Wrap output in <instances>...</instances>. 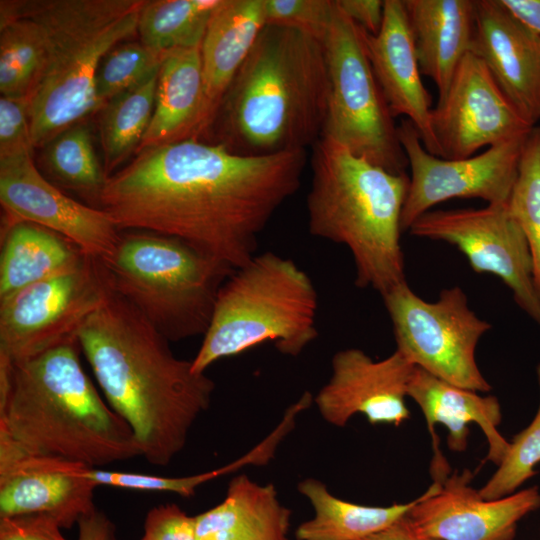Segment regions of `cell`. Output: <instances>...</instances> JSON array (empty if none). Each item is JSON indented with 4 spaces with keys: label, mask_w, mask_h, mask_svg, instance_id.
<instances>
[{
    "label": "cell",
    "mask_w": 540,
    "mask_h": 540,
    "mask_svg": "<svg viewBox=\"0 0 540 540\" xmlns=\"http://www.w3.org/2000/svg\"><path fill=\"white\" fill-rule=\"evenodd\" d=\"M306 151L243 156L197 139L146 148L108 177L99 208L122 229L179 239L236 270L299 188Z\"/></svg>",
    "instance_id": "6da1fadb"
},
{
    "label": "cell",
    "mask_w": 540,
    "mask_h": 540,
    "mask_svg": "<svg viewBox=\"0 0 540 540\" xmlns=\"http://www.w3.org/2000/svg\"><path fill=\"white\" fill-rule=\"evenodd\" d=\"M78 342L110 407L131 428L141 456L166 466L211 403L214 381L176 357L169 341L108 284Z\"/></svg>",
    "instance_id": "7a4b0ae2"
},
{
    "label": "cell",
    "mask_w": 540,
    "mask_h": 540,
    "mask_svg": "<svg viewBox=\"0 0 540 540\" xmlns=\"http://www.w3.org/2000/svg\"><path fill=\"white\" fill-rule=\"evenodd\" d=\"M80 350L74 341L16 363L0 354V437L94 468L141 456L129 425L83 370Z\"/></svg>",
    "instance_id": "3957f363"
},
{
    "label": "cell",
    "mask_w": 540,
    "mask_h": 540,
    "mask_svg": "<svg viewBox=\"0 0 540 540\" xmlns=\"http://www.w3.org/2000/svg\"><path fill=\"white\" fill-rule=\"evenodd\" d=\"M328 99L323 41L265 25L204 136L243 156L305 150L322 136Z\"/></svg>",
    "instance_id": "277c9868"
},
{
    "label": "cell",
    "mask_w": 540,
    "mask_h": 540,
    "mask_svg": "<svg viewBox=\"0 0 540 540\" xmlns=\"http://www.w3.org/2000/svg\"><path fill=\"white\" fill-rule=\"evenodd\" d=\"M306 207L309 232L346 246L355 284L381 296L406 281L400 244L406 173H392L321 137L313 145Z\"/></svg>",
    "instance_id": "5b68a950"
},
{
    "label": "cell",
    "mask_w": 540,
    "mask_h": 540,
    "mask_svg": "<svg viewBox=\"0 0 540 540\" xmlns=\"http://www.w3.org/2000/svg\"><path fill=\"white\" fill-rule=\"evenodd\" d=\"M145 0L1 1L0 22L26 16L41 28L46 62L27 99L33 148L100 110L95 77L103 57L137 32Z\"/></svg>",
    "instance_id": "8992f818"
},
{
    "label": "cell",
    "mask_w": 540,
    "mask_h": 540,
    "mask_svg": "<svg viewBox=\"0 0 540 540\" xmlns=\"http://www.w3.org/2000/svg\"><path fill=\"white\" fill-rule=\"evenodd\" d=\"M317 309L318 293L303 269L271 251L256 254L221 285L192 369L205 373L268 341L296 357L318 336Z\"/></svg>",
    "instance_id": "52a82bcc"
},
{
    "label": "cell",
    "mask_w": 540,
    "mask_h": 540,
    "mask_svg": "<svg viewBox=\"0 0 540 540\" xmlns=\"http://www.w3.org/2000/svg\"><path fill=\"white\" fill-rule=\"evenodd\" d=\"M100 262L109 286L169 342L206 333L234 271L179 239L142 230L121 234L113 256Z\"/></svg>",
    "instance_id": "ba28073f"
},
{
    "label": "cell",
    "mask_w": 540,
    "mask_h": 540,
    "mask_svg": "<svg viewBox=\"0 0 540 540\" xmlns=\"http://www.w3.org/2000/svg\"><path fill=\"white\" fill-rule=\"evenodd\" d=\"M323 44L328 99L321 137L389 172L405 173L407 158L372 70L362 29L343 13L336 0Z\"/></svg>",
    "instance_id": "9c48e42d"
},
{
    "label": "cell",
    "mask_w": 540,
    "mask_h": 540,
    "mask_svg": "<svg viewBox=\"0 0 540 540\" xmlns=\"http://www.w3.org/2000/svg\"><path fill=\"white\" fill-rule=\"evenodd\" d=\"M382 297L396 349L414 366L472 391L491 389L475 359L477 344L491 324L469 308L460 287L444 289L437 300L428 302L403 281Z\"/></svg>",
    "instance_id": "30bf717a"
},
{
    "label": "cell",
    "mask_w": 540,
    "mask_h": 540,
    "mask_svg": "<svg viewBox=\"0 0 540 540\" xmlns=\"http://www.w3.org/2000/svg\"><path fill=\"white\" fill-rule=\"evenodd\" d=\"M107 290L101 262L86 256L77 266L0 299V354L16 363L78 341Z\"/></svg>",
    "instance_id": "8fae6325"
},
{
    "label": "cell",
    "mask_w": 540,
    "mask_h": 540,
    "mask_svg": "<svg viewBox=\"0 0 540 540\" xmlns=\"http://www.w3.org/2000/svg\"><path fill=\"white\" fill-rule=\"evenodd\" d=\"M398 138L410 167L409 187L401 215L402 231L441 202L477 198L488 204L508 203L527 136L517 137L463 159L429 153L414 125L403 119ZM531 132V131H530Z\"/></svg>",
    "instance_id": "7c38bea8"
},
{
    "label": "cell",
    "mask_w": 540,
    "mask_h": 540,
    "mask_svg": "<svg viewBox=\"0 0 540 540\" xmlns=\"http://www.w3.org/2000/svg\"><path fill=\"white\" fill-rule=\"evenodd\" d=\"M409 231L457 247L473 271L500 278L518 306L540 325V299L533 282L529 247L508 203L428 211Z\"/></svg>",
    "instance_id": "4fadbf2b"
},
{
    "label": "cell",
    "mask_w": 540,
    "mask_h": 540,
    "mask_svg": "<svg viewBox=\"0 0 540 540\" xmlns=\"http://www.w3.org/2000/svg\"><path fill=\"white\" fill-rule=\"evenodd\" d=\"M432 131L444 159L471 157L481 148L526 136L533 129L502 92L477 55L458 64L432 110Z\"/></svg>",
    "instance_id": "5bb4252c"
},
{
    "label": "cell",
    "mask_w": 540,
    "mask_h": 540,
    "mask_svg": "<svg viewBox=\"0 0 540 540\" xmlns=\"http://www.w3.org/2000/svg\"><path fill=\"white\" fill-rule=\"evenodd\" d=\"M0 202L4 225L37 224L77 245L102 262L116 251L120 230L102 209L67 196L36 168L32 153L0 158Z\"/></svg>",
    "instance_id": "9a60e30c"
},
{
    "label": "cell",
    "mask_w": 540,
    "mask_h": 540,
    "mask_svg": "<svg viewBox=\"0 0 540 540\" xmlns=\"http://www.w3.org/2000/svg\"><path fill=\"white\" fill-rule=\"evenodd\" d=\"M472 479L464 469L433 481L406 515L411 527L436 540H513L520 520L540 508L536 486L487 500Z\"/></svg>",
    "instance_id": "2e32d148"
},
{
    "label": "cell",
    "mask_w": 540,
    "mask_h": 540,
    "mask_svg": "<svg viewBox=\"0 0 540 540\" xmlns=\"http://www.w3.org/2000/svg\"><path fill=\"white\" fill-rule=\"evenodd\" d=\"M414 367L397 349L377 361L358 348L340 350L332 357L328 382L314 398L318 412L336 427L357 414L373 425L399 426L410 417L405 399Z\"/></svg>",
    "instance_id": "e0dca14e"
},
{
    "label": "cell",
    "mask_w": 540,
    "mask_h": 540,
    "mask_svg": "<svg viewBox=\"0 0 540 540\" xmlns=\"http://www.w3.org/2000/svg\"><path fill=\"white\" fill-rule=\"evenodd\" d=\"M80 463L29 454L0 437V517L45 514L71 528L96 510L95 483L77 473Z\"/></svg>",
    "instance_id": "ac0fdd59"
},
{
    "label": "cell",
    "mask_w": 540,
    "mask_h": 540,
    "mask_svg": "<svg viewBox=\"0 0 540 540\" xmlns=\"http://www.w3.org/2000/svg\"><path fill=\"white\" fill-rule=\"evenodd\" d=\"M471 52L531 126L540 122V35L520 22L499 0H476Z\"/></svg>",
    "instance_id": "d6986e66"
},
{
    "label": "cell",
    "mask_w": 540,
    "mask_h": 540,
    "mask_svg": "<svg viewBox=\"0 0 540 540\" xmlns=\"http://www.w3.org/2000/svg\"><path fill=\"white\" fill-rule=\"evenodd\" d=\"M407 396L421 409L431 435L433 457L430 474L433 481L442 483L450 474V466L441 452L440 440L435 432L436 424L447 429L448 446L457 452L467 448L469 424L478 425L488 444L485 460L496 466L501 463L508 451L509 441L498 431L502 412L495 396H481L476 391L448 383L416 366L408 384Z\"/></svg>",
    "instance_id": "ffe728a7"
},
{
    "label": "cell",
    "mask_w": 540,
    "mask_h": 540,
    "mask_svg": "<svg viewBox=\"0 0 540 540\" xmlns=\"http://www.w3.org/2000/svg\"><path fill=\"white\" fill-rule=\"evenodd\" d=\"M366 52L393 118L405 116L425 149L440 157L431 116V96L425 88L403 0H384V18L375 35L362 30Z\"/></svg>",
    "instance_id": "44dd1931"
},
{
    "label": "cell",
    "mask_w": 540,
    "mask_h": 540,
    "mask_svg": "<svg viewBox=\"0 0 540 540\" xmlns=\"http://www.w3.org/2000/svg\"><path fill=\"white\" fill-rule=\"evenodd\" d=\"M266 25L264 0H223L214 11L201 43L203 109L200 139Z\"/></svg>",
    "instance_id": "7402d4cb"
},
{
    "label": "cell",
    "mask_w": 540,
    "mask_h": 540,
    "mask_svg": "<svg viewBox=\"0 0 540 540\" xmlns=\"http://www.w3.org/2000/svg\"><path fill=\"white\" fill-rule=\"evenodd\" d=\"M421 73L441 98L471 51L476 0H403Z\"/></svg>",
    "instance_id": "603a6c76"
},
{
    "label": "cell",
    "mask_w": 540,
    "mask_h": 540,
    "mask_svg": "<svg viewBox=\"0 0 540 540\" xmlns=\"http://www.w3.org/2000/svg\"><path fill=\"white\" fill-rule=\"evenodd\" d=\"M202 109L201 46L163 54L154 111L137 153L150 147L198 139Z\"/></svg>",
    "instance_id": "cb8c5ba5"
},
{
    "label": "cell",
    "mask_w": 540,
    "mask_h": 540,
    "mask_svg": "<svg viewBox=\"0 0 540 540\" xmlns=\"http://www.w3.org/2000/svg\"><path fill=\"white\" fill-rule=\"evenodd\" d=\"M290 517L272 484L240 474L222 502L195 516L197 540H288Z\"/></svg>",
    "instance_id": "d4e9b609"
},
{
    "label": "cell",
    "mask_w": 540,
    "mask_h": 540,
    "mask_svg": "<svg viewBox=\"0 0 540 540\" xmlns=\"http://www.w3.org/2000/svg\"><path fill=\"white\" fill-rule=\"evenodd\" d=\"M86 255L58 233L18 221L2 227L0 299L77 266Z\"/></svg>",
    "instance_id": "484cf974"
},
{
    "label": "cell",
    "mask_w": 540,
    "mask_h": 540,
    "mask_svg": "<svg viewBox=\"0 0 540 540\" xmlns=\"http://www.w3.org/2000/svg\"><path fill=\"white\" fill-rule=\"evenodd\" d=\"M297 489L314 510L313 517L297 527V540H364L405 517L419 500L361 505L336 497L323 482L311 477L300 481Z\"/></svg>",
    "instance_id": "4316f807"
},
{
    "label": "cell",
    "mask_w": 540,
    "mask_h": 540,
    "mask_svg": "<svg viewBox=\"0 0 540 540\" xmlns=\"http://www.w3.org/2000/svg\"><path fill=\"white\" fill-rule=\"evenodd\" d=\"M158 71L101 109L99 133L107 177L137 150L154 111Z\"/></svg>",
    "instance_id": "83f0119b"
},
{
    "label": "cell",
    "mask_w": 540,
    "mask_h": 540,
    "mask_svg": "<svg viewBox=\"0 0 540 540\" xmlns=\"http://www.w3.org/2000/svg\"><path fill=\"white\" fill-rule=\"evenodd\" d=\"M223 0H152L140 11V41L159 54L201 46L208 23Z\"/></svg>",
    "instance_id": "f1b7e54d"
},
{
    "label": "cell",
    "mask_w": 540,
    "mask_h": 540,
    "mask_svg": "<svg viewBox=\"0 0 540 540\" xmlns=\"http://www.w3.org/2000/svg\"><path fill=\"white\" fill-rule=\"evenodd\" d=\"M44 148V165L56 184L99 208L108 177L96 157L89 128L83 122L78 123L56 136Z\"/></svg>",
    "instance_id": "f546056e"
},
{
    "label": "cell",
    "mask_w": 540,
    "mask_h": 540,
    "mask_svg": "<svg viewBox=\"0 0 540 540\" xmlns=\"http://www.w3.org/2000/svg\"><path fill=\"white\" fill-rule=\"evenodd\" d=\"M45 62V37L34 20L15 16L0 22L1 96L28 99Z\"/></svg>",
    "instance_id": "4dcf8cb0"
},
{
    "label": "cell",
    "mask_w": 540,
    "mask_h": 540,
    "mask_svg": "<svg viewBox=\"0 0 540 540\" xmlns=\"http://www.w3.org/2000/svg\"><path fill=\"white\" fill-rule=\"evenodd\" d=\"M508 207L526 238L540 299V125L533 127L523 145Z\"/></svg>",
    "instance_id": "1f68e13d"
},
{
    "label": "cell",
    "mask_w": 540,
    "mask_h": 540,
    "mask_svg": "<svg viewBox=\"0 0 540 540\" xmlns=\"http://www.w3.org/2000/svg\"><path fill=\"white\" fill-rule=\"evenodd\" d=\"M263 454L258 448H252L240 458L213 470L183 477H165L133 472L102 470L86 465H79L77 473L97 486H110L130 490L169 492L190 498L196 494L199 486L220 476L235 472L248 465L260 466Z\"/></svg>",
    "instance_id": "d6a6232c"
},
{
    "label": "cell",
    "mask_w": 540,
    "mask_h": 540,
    "mask_svg": "<svg viewBox=\"0 0 540 540\" xmlns=\"http://www.w3.org/2000/svg\"><path fill=\"white\" fill-rule=\"evenodd\" d=\"M162 54L140 42H121L101 60L95 77L99 108L159 70Z\"/></svg>",
    "instance_id": "836d02e7"
},
{
    "label": "cell",
    "mask_w": 540,
    "mask_h": 540,
    "mask_svg": "<svg viewBox=\"0 0 540 540\" xmlns=\"http://www.w3.org/2000/svg\"><path fill=\"white\" fill-rule=\"evenodd\" d=\"M540 392V365L537 367ZM540 463V401L530 424L509 442L508 451L490 479L479 489L483 499L492 500L510 495L531 477Z\"/></svg>",
    "instance_id": "e575fe53"
},
{
    "label": "cell",
    "mask_w": 540,
    "mask_h": 540,
    "mask_svg": "<svg viewBox=\"0 0 540 540\" xmlns=\"http://www.w3.org/2000/svg\"><path fill=\"white\" fill-rule=\"evenodd\" d=\"M264 8L267 25L297 29L323 41L335 0H264Z\"/></svg>",
    "instance_id": "d590c367"
},
{
    "label": "cell",
    "mask_w": 540,
    "mask_h": 540,
    "mask_svg": "<svg viewBox=\"0 0 540 540\" xmlns=\"http://www.w3.org/2000/svg\"><path fill=\"white\" fill-rule=\"evenodd\" d=\"M32 151L27 99L1 96L0 158Z\"/></svg>",
    "instance_id": "8d00e7d4"
},
{
    "label": "cell",
    "mask_w": 540,
    "mask_h": 540,
    "mask_svg": "<svg viewBox=\"0 0 540 540\" xmlns=\"http://www.w3.org/2000/svg\"><path fill=\"white\" fill-rule=\"evenodd\" d=\"M141 540H197L196 518L176 504H162L148 511Z\"/></svg>",
    "instance_id": "74e56055"
},
{
    "label": "cell",
    "mask_w": 540,
    "mask_h": 540,
    "mask_svg": "<svg viewBox=\"0 0 540 540\" xmlns=\"http://www.w3.org/2000/svg\"><path fill=\"white\" fill-rule=\"evenodd\" d=\"M61 525L45 514L0 517V540H67Z\"/></svg>",
    "instance_id": "f35d334b"
},
{
    "label": "cell",
    "mask_w": 540,
    "mask_h": 540,
    "mask_svg": "<svg viewBox=\"0 0 540 540\" xmlns=\"http://www.w3.org/2000/svg\"><path fill=\"white\" fill-rule=\"evenodd\" d=\"M339 8L359 28L375 35L381 29L384 18L382 0H336Z\"/></svg>",
    "instance_id": "ab89813d"
},
{
    "label": "cell",
    "mask_w": 540,
    "mask_h": 540,
    "mask_svg": "<svg viewBox=\"0 0 540 540\" xmlns=\"http://www.w3.org/2000/svg\"><path fill=\"white\" fill-rule=\"evenodd\" d=\"M78 540H115V526L97 509L78 522Z\"/></svg>",
    "instance_id": "60d3db41"
},
{
    "label": "cell",
    "mask_w": 540,
    "mask_h": 540,
    "mask_svg": "<svg viewBox=\"0 0 540 540\" xmlns=\"http://www.w3.org/2000/svg\"><path fill=\"white\" fill-rule=\"evenodd\" d=\"M520 22L540 35V0H499Z\"/></svg>",
    "instance_id": "b9f144b4"
},
{
    "label": "cell",
    "mask_w": 540,
    "mask_h": 540,
    "mask_svg": "<svg viewBox=\"0 0 540 540\" xmlns=\"http://www.w3.org/2000/svg\"><path fill=\"white\" fill-rule=\"evenodd\" d=\"M364 540H436L417 533L409 524L406 516L374 535Z\"/></svg>",
    "instance_id": "7bdbcfd3"
}]
</instances>
